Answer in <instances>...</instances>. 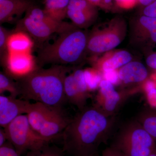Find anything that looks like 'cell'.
<instances>
[{"mask_svg": "<svg viewBox=\"0 0 156 156\" xmlns=\"http://www.w3.org/2000/svg\"><path fill=\"white\" fill-rule=\"evenodd\" d=\"M119 73L120 80L125 83H138L147 78L148 72L144 65L138 62H132L121 67Z\"/></svg>", "mask_w": 156, "mask_h": 156, "instance_id": "obj_15", "label": "cell"}, {"mask_svg": "<svg viewBox=\"0 0 156 156\" xmlns=\"http://www.w3.org/2000/svg\"><path fill=\"white\" fill-rule=\"evenodd\" d=\"M155 0H139V2L143 5L147 6L153 2Z\"/></svg>", "mask_w": 156, "mask_h": 156, "instance_id": "obj_35", "label": "cell"}, {"mask_svg": "<svg viewBox=\"0 0 156 156\" xmlns=\"http://www.w3.org/2000/svg\"><path fill=\"white\" fill-rule=\"evenodd\" d=\"M84 73L89 92L94 91L99 87L103 78L100 71L96 69L88 68L84 70Z\"/></svg>", "mask_w": 156, "mask_h": 156, "instance_id": "obj_22", "label": "cell"}, {"mask_svg": "<svg viewBox=\"0 0 156 156\" xmlns=\"http://www.w3.org/2000/svg\"><path fill=\"white\" fill-rule=\"evenodd\" d=\"M115 122L114 116L108 115L95 105L86 107L71 119L62 134V150L71 156L97 152L108 138Z\"/></svg>", "mask_w": 156, "mask_h": 156, "instance_id": "obj_1", "label": "cell"}, {"mask_svg": "<svg viewBox=\"0 0 156 156\" xmlns=\"http://www.w3.org/2000/svg\"><path fill=\"white\" fill-rule=\"evenodd\" d=\"M61 108L52 107L41 103H30L27 112L29 123L32 128L38 133L45 123L58 110Z\"/></svg>", "mask_w": 156, "mask_h": 156, "instance_id": "obj_13", "label": "cell"}, {"mask_svg": "<svg viewBox=\"0 0 156 156\" xmlns=\"http://www.w3.org/2000/svg\"><path fill=\"white\" fill-rule=\"evenodd\" d=\"M5 59L6 73L15 80L26 76L38 67L31 53H9Z\"/></svg>", "mask_w": 156, "mask_h": 156, "instance_id": "obj_7", "label": "cell"}, {"mask_svg": "<svg viewBox=\"0 0 156 156\" xmlns=\"http://www.w3.org/2000/svg\"><path fill=\"white\" fill-rule=\"evenodd\" d=\"M148 102L152 107L156 108V87L153 81L149 80L145 85Z\"/></svg>", "mask_w": 156, "mask_h": 156, "instance_id": "obj_25", "label": "cell"}, {"mask_svg": "<svg viewBox=\"0 0 156 156\" xmlns=\"http://www.w3.org/2000/svg\"><path fill=\"white\" fill-rule=\"evenodd\" d=\"M88 38L86 34L75 26L58 34L53 43L40 48L36 59L37 66H67L77 63L87 49Z\"/></svg>", "mask_w": 156, "mask_h": 156, "instance_id": "obj_3", "label": "cell"}, {"mask_svg": "<svg viewBox=\"0 0 156 156\" xmlns=\"http://www.w3.org/2000/svg\"><path fill=\"white\" fill-rule=\"evenodd\" d=\"M140 21L141 25L148 31L152 40L156 42V17L144 15L141 17Z\"/></svg>", "mask_w": 156, "mask_h": 156, "instance_id": "obj_24", "label": "cell"}, {"mask_svg": "<svg viewBox=\"0 0 156 156\" xmlns=\"http://www.w3.org/2000/svg\"><path fill=\"white\" fill-rule=\"evenodd\" d=\"M64 153L62 149L48 144L40 150L28 152L25 156H65Z\"/></svg>", "mask_w": 156, "mask_h": 156, "instance_id": "obj_23", "label": "cell"}, {"mask_svg": "<svg viewBox=\"0 0 156 156\" xmlns=\"http://www.w3.org/2000/svg\"><path fill=\"white\" fill-rule=\"evenodd\" d=\"M9 92L10 95L17 97L20 95V89L17 82H14L13 78L5 73H0V94Z\"/></svg>", "mask_w": 156, "mask_h": 156, "instance_id": "obj_20", "label": "cell"}, {"mask_svg": "<svg viewBox=\"0 0 156 156\" xmlns=\"http://www.w3.org/2000/svg\"><path fill=\"white\" fill-rule=\"evenodd\" d=\"M34 41L24 32L15 31L9 36L7 41V53H31Z\"/></svg>", "mask_w": 156, "mask_h": 156, "instance_id": "obj_17", "label": "cell"}, {"mask_svg": "<svg viewBox=\"0 0 156 156\" xmlns=\"http://www.w3.org/2000/svg\"><path fill=\"white\" fill-rule=\"evenodd\" d=\"M71 119L64 115L62 109L58 110L43 125L38 133L50 141L61 135Z\"/></svg>", "mask_w": 156, "mask_h": 156, "instance_id": "obj_14", "label": "cell"}, {"mask_svg": "<svg viewBox=\"0 0 156 156\" xmlns=\"http://www.w3.org/2000/svg\"><path fill=\"white\" fill-rule=\"evenodd\" d=\"M102 75L104 80L109 81L113 85L118 83L120 80L119 73L117 70L105 72H103Z\"/></svg>", "mask_w": 156, "mask_h": 156, "instance_id": "obj_28", "label": "cell"}, {"mask_svg": "<svg viewBox=\"0 0 156 156\" xmlns=\"http://www.w3.org/2000/svg\"><path fill=\"white\" fill-rule=\"evenodd\" d=\"M64 89L66 101L76 106L80 111L86 107L89 98L81 92L75 80L73 72L70 73L66 77Z\"/></svg>", "mask_w": 156, "mask_h": 156, "instance_id": "obj_16", "label": "cell"}, {"mask_svg": "<svg viewBox=\"0 0 156 156\" xmlns=\"http://www.w3.org/2000/svg\"><path fill=\"white\" fill-rule=\"evenodd\" d=\"M149 156H156V149Z\"/></svg>", "mask_w": 156, "mask_h": 156, "instance_id": "obj_38", "label": "cell"}, {"mask_svg": "<svg viewBox=\"0 0 156 156\" xmlns=\"http://www.w3.org/2000/svg\"><path fill=\"white\" fill-rule=\"evenodd\" d=\"M94 5L103 7V0H87Z\"/></svg>", "mask_w": 156, "mask_h": 156, "instance_id": "obj_34", "label": "cell"}, {"mask_svg": "<svg viewBox=\"0 0 156 156\" xmlns=\"http://www.w3.org/2000/svg\"><path fill=\"white\" fill-rule=\"evenodd\" d=\"M137 121L156 141V113L146 112L140 116Z\"/></svg>", "mask_w": 156, "mask_h": 156, "instance_id": "obj_21", "label": "cell"}, {"mask_svg": "<svg viewBox=\"0 0 156 156\" xmlns=\"http://www.w3.org/2000/svg\"><path fill=\"white\" fill-rule=\"evenodd\" d=\"M0 156H21L17 152L12 144L8 141L0 146Z\"/></svg>", "mask_w": 156, "mask_h": 156, "instance_id": "obj_27", "label": "cell"}, {"mask_svg": "<svg viewBox=\"0 0 156 156\" xmlns=\"http://www.w3.org/2000/svg\"><path fill=\"white\" fill-rule=\"evenodd\" d=\"M112 146L125 156H149L156 149L155 140L138 121L123 126Z\"/></svg>", "mask_w": 156, "mask_h": 156, "instance_id": "obj_5", "label": "cell"}, {"mask_svg": "<svg viewBox=\"0 0 156 156\" xmlns=\"http://www.w3.org/2000/svg\"><path fill=\"white\" fill-rule=\"evenodd\" d=\"M144 14L148 17H156V0L145 7Z\"/></svg>", "mask_w": 156, "mask_h": 156, "instance_id": "obj_31", "label": "cell"}, {"mask_svg": "<svg viewBox=\"0 0 156 156\" xmlns=\"http://www.w3.org/2000/svg\"><path fill=\"white\" fill-rule=\"evenodd\" d=\"M8 30L3 27L0 26V53L1 57H5V52L7 53V41L9 36L11 34Z\"/></svg>", "mask_w": 156, "mask_h": 156, "instance_id": "obj_26", "label": "cell"}, {"mask_svg": "<svg viewBox=\"0 0 156 156\" xmlns=\"http://www.w3.org/2000/svg\"><path fill=\"white\" fill-rule=\"evenodd\" d=\"M101 156H125L112 146L107 147L102 151Z\"/></svg>", "mask_w": 156, "mask_h": 156, "instance_id": "obj_30", "label": "cell"}, {"mask_svg": "<svg viewBox=\"0 0 156 156\" xmlns=\"http://www.w3.org/2000/svg\"><path fill=\"white\" fill-rule=\"evenodd\" d=\"M70 0H44L43 10L53 19L62 22L67 17L68 8Z\"/></svg>", "mask_w": 156, "mask_h": 156, "instance_id": "obj_18", "label": "cell"}, {"mask_svg": "<svg viewBox=\"0 0 156 156\" xmlns=\"http://www.w3.org/2000/svg\"><path fill=\"white\" fill-rule=\"evenodd\" d=\"M99 87L95 105L108 115L114 116L127 97L117 91L113 84L106 80L103 79Z\"/></svg>", "mask_w": 156, "mask_h": 156, "instance_id": "obj_8", "label": "cell"}, {"mask_svg": "<svg viewBox=\"0 0 156 156\" xmlns=\"http://www.w3.org/2000/svg\"><path fill=\"white\" fill-rule=\"evenodd\" d=\"M74 26L73 23L56 21L48 16L43 9L34 5L17 21L15 31L26 33L40 44L53 34L62 33Z\"/></svg>", "mask_w": 156, "mask_h": 156, "instance_id": "obj_4", "label": "cell"}, {"mask_svg": "<svg viewBox=\"0 0 156 156\" xmlns=\"http://www.w3.org/2000/svg\"><path fill=\"white\" fill-rule=\"evenodd\" d=\"M97 14L96 6L87 0H70L66 16L76 27L83 28L93 22Z\"/></svg>", "mask_w": 156, "mask_h": 156, "instance_id": "obj_9", "label": "cell"}, {"mask_svg": "<svg viewBox=\"0 0 156 156\" xmlns=\"http://www.w3.org/2000/svg\"><path fill=\"white\" fill-rule=\"evenodd\" d=\"M84 156H101V155L100 154H99L98 152H97L95 153H94L93 154H92L89 155Z\"/></svg>", "mask_w": 156, "mask_h": 156, "instance_id": "obj_37", "label": "cell"}, {"mask_svg": "<svg viewBox=\"0 0 156 156\" xmlns=\"http://www.w3.org/2000/svg\"><path fill=\"white\" fill-rule=\"evenodd\" d=\"M7 134L4 128L0 129V146L4 145L8 141Z\"/></svg>", "mask_w": 156, "mask_h": 156, "instance_id": "obj_33", "label": "cell"}, {"mask_svg": "<svg viewBox=\"0 0 156 156\" xmlns=\"http://www.w3.org/2000/svg\"><path fill=\"white\" fill-rule=\"evenodd\" d=\"M29 101L11 95H0V126L3 128L20 115L26 114L30 105Z\"/></svg>", "mask_w": 156, "mask_h": 156, "instance_id": "obj_10", "label": "cell"}, {"mask_svg": "<svg viewBox=\"0 0 156 156\" xmlns=\"http://www.w3.org/2000/svg\"><path fill=\"white\" fill-rule=\"evenodd\" d=\"M117 5L121 8L129 9L134 7L139 0H115Z\"/></svg>", "mask_w": 156, "mask_h": 156, "instance_id": "obj_29", "label": "cell"}, {"mask_svg": "<svg viewBox=\"0 0 156 156\" xmlns=\"http://www.w3.org/2000/svg\"><path fill=\"white\" fill-rule=\"evenodd\" d=\"M5 1V0H0V1Z\"/></svg>", "mask_w": 156, "mask_h": 156, "instance_id": "obj_39", "label": "cell"}, {"mask_svg": "<svg viewBox=\"0 0 156 156\" xmlns=\"http://www.w3.org/2000/svg\"><path fill=\"white\" fill-rule=\"evenodd\" d=\"M72 69L70 66L58 65L48 69L37 68L28 75L17 80L21 98L61 108L66 101L65 79Z\"/></svg>", "mask_w": 156, "mask_h": 156, "instance_id": "obj_2", "label": "cell"}, {"mask_svg": "<svg viewBox=\"0 0 156 156\" xmlns=\"http://www.w3.org/2000/svg\"><path fill=\"white\" fill-rule=\"evenodd\" d=\"M146 63L151 68L156 69V53L149 56L147 59Z\"/></svg>", "mask_w": 156, "mask_h": 156, "instance_id": "obj_32", "label": "cell"}, {"mask_svg": "<svg viewBox=\"0 0 156 156\" xmlns=\"http://www.w3.org/2000/svg\"><path fill=\"white\" fill-rule=\"evenodd\" d=\"M112 0H103V7L109 5L111 3Z\"/></svg>", "mask_w": 156, "mask_h": 156, "instance_id": "obj_36", "label": "cell"}, {"mask_svg": "<svg viewBox=\"0 0 156 156\" xmlns=\"http://www.w3.org/2000/svg\"><path fill=\"white\" fill-rule=\"evenodd\" d=\"M34 5L31 0L0 1V23H12L18 21Z\"/></svg>", "mask_w": 156, "mask_h": 156, "instance_id": "obj_11", "label": "cell"}, {"mask_svg": "<svg viewBox=\"0 0 156 156\" xmlns=\"http://www.w3.org/2000/svg\"><path fill=\"white\" fill-rule=\"evenodd\" d=\"M4 129L8 141L20 156L26 152L42 149L50 142L32 128L26 115L17 117Z\"/></svg>", "mask_w": 156, "mask_h": 156, "instance_id": "obj_6", "label": "cell"}, {"mask_svg": "<svg viewBox=\"0 0 156 156\" xmlns=\"http://www.w3.org/2000/svg\"><path fill=\"white\" fill-rule=\"evenodd\" d=\"M119 37L113 32L96 31L88 37L87 50L92 53L106 52L119 44Z\"/></svg>", "mask_w": 156, "mask_h": 156, "instance_id": "obj_12", "label": "cell"}, {"mask_svg": "<svg viewBox=\"0 0 156 156\" xmlns=\"http://www.w3.org/2000/svg\"><path fill=\"white\" fill-rule=\"evenodd\" d=\"M131 58V54L127 51H119L110 58L104 62L100 66V69L102 73L115 70L130 62Z\"/></svg>", "mask_w": 156, "mask_h": 156, "instance_id": "obj_19", "label": "cell"}]
</instances>
